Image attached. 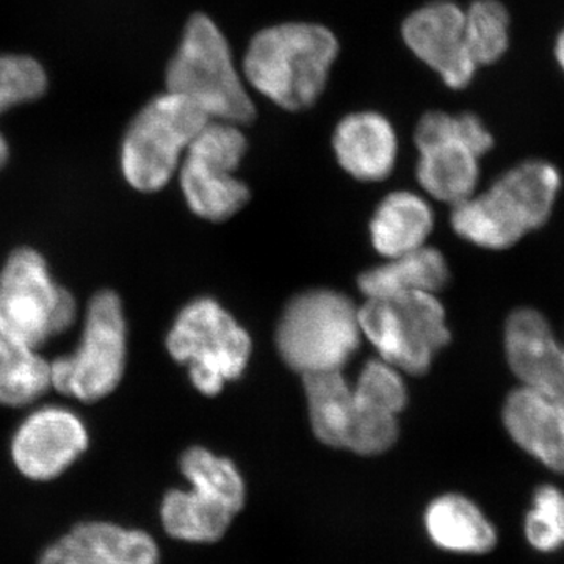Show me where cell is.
Here are the masks:
<instances>
[{"label": "cell", "instance_id": "obj_1", "mask_svg": "<svg viewBox=\"0 0 564 564\" xmlns=\"http://www.w3.org/2000/svg\"><path fill=\"white\" fill-rule=\"evenodd\" d=\"M339 41L314 22H285L252 36L243 57V79L281 109H310L328 84Z\"/></svg>", "mask_w": 564, "mask_h": 564}, {"label": "cell", "instance_id": "obj_2", "mask_svg": "<svg viewBox=\"0 0 564 564\" xmlns=\"http://www.w3.org/2000/svg\"><path fill=\"white\" fill-rule=\"evenodd\" d=\"M560 187L562 176L552 163L527 161L503 173L489 191L456 204L452 226L477 247L507 250L543 228Z\"/></svg>", "mask_w": 564, "mask_h": 564}, {"label": "cell", "instance_id": "obj_3", "mask_svg": "<svg viewBox=\"0 0 564 564\" xmlns=\"http://www.w3.org/2000/svg\"><path fill=\"white\" fill-rule=\"evenodd\" d=\"M166 87L202 107L210 120L243 126L256 118L228 40L206 14H193L185 25L180 47L166 68Z\"/></svg>", "mask_w": 564, "mask_h": 564}, {"label": "cell", "instance_id": "obj_4", "mask_svg": "<svg viewBox=\"0 0 564 564\" xmlns=\"http://www.w3.org/2000/svg\"><path fill=\"white\" fill-rule=\"evenodd\" d=\"M359 310L343 293L310 291L285 307L276 332L281 358L302 377L343 370L361 343Z\"/></svg>", "mask_w": 564, "mask_h": 564}, {"label": "cell", "instance_id": "obj_5", "mask_svg": "<svg viewBox=\"0 0 564 564\" xmlns=\"http://www.w3.org/2000/svg\"><path fill=\"white\" fill-rule=\"evenodd\" d=\"M210 118L202 107L176 93L151 99L129 124L121 144V170L135 191H162L182 154Z\"/></svg>", "mask_w": 564, "mask_h": 564}, {"label": "cell", "instance_id": "obj_6", "mask_svg": "<svg viewBox=\"0 0 564 564\" xmlns=\"http://www.w3.org/2000/svg\"><path fill=\"white\" fill-rule=\"evenodd\" d=\"M419 150L417 180L437 202H466L477 191L480 158L494 147V137L474 113L429 111L414 132Z\"/></svg>", "mask_w": 564, "mask_h": 564}, {"label": "cell", "instance_id": "obj_7", "mask_svg": "<svg viewBox=\"0 0 564 564\" xmlns=\"http://www.w3.org/2000/svg\"><path fill=\"white\" fill-rule=\"evenodd\" d=\"M166 348L174 361L188 367L193 386L214 397L247 369L251 339L215 300L198 299L177 315Z\"/></svg>", "mask_w": 564, "mask_h": 564}, {"label": "cell", "instance_id": "obj_8", "mask_svg": "<svg viewBox=\"0 0 564 564\" xmlns=\"http://www.w3.org/2000/svg\"><path fill=\"white\" fill-rule=\"evenodd\" d=\"M73 295L52 280L43 256L21 248L0 272V333L39 348L76 318Z\"/></svg>", "mask_w": 564, "mask_h": 564}, {"label": "cell", "instance_id": "obj_9", "mask_svg": "<svg viewBox=\"0 0 564 564\" xmlns=\"http://www.w3.org/2000/svg\"><path fill=\"white\" fill-rule=\"evenodd\" d=\"M362 336L383 361L400 372L422 375L451 340L436 293L415 292L392 299H367L359 310Z\"/></svg>", "mask_w": 564, "mask_h": 564}, {"label": "cell", "instance_id": "obj_10", "mask_svg": "<svg viewBox=\"0 0 564 564\" xmlns=\"http://www.w3.org/2000/svg\"><path fill=\"white\" fill-rule=\"evenodd\" d=\"M128 328L117 293L93 296L77 350L51 362L52 389L93 403L118 388L126 369Z\"/></svg>", "mask_w": 564, "mask_h": 564}, {"label": "cell", "instance_id": "obj_11", "mask_svg": "<svg viewBox=\"0 0 564 564\" xmlns=\"http://www.w3.org/2000/svg\"><path fill=\"white\" fill-rule=\"evenodd\" d=\"M404 43L452 90L473 82L474 65L466 43V11L454 0H433L403 21Z\"/></svg>", "mask_w": 564, "mask_h": 564}, {"label": "cell", "instance_id": "obj_12", "mask_svg": "<svg viewBox=\"0 0 564 564\" xmlns=\"http://www.w3.org/2000/svg\"><path fill=\"white\" fill-rule=\"evenodd\" d=\"M87 426L79 415L61 406L35 411L21 423L11 441V458L32 481L61 477L87 452Z\"/></svg>", "mask_w": 564, "mask_h": 564}, {"label": "cell", "instance_id": "obj_13", "mask_svg": "<svg viewBox=\"0 0 564 564\" xmlns=\"http://www.w3.org/2000/svg\"><path fill=\"white\" fill-rule=\"evenodd\" d=\"M36 564H161V547L139 527L84 521L47 544Z\"/></svg>", "mask_w": 564, "mask_h": 564}, {"label": "cell", "instance_id": "obj_14", "mask_svg": "<svg viewBox=\"0 0 564 564\" xmlns=\"http://www.w3.org/2000/svg\"><path fill=\"white\" fill-rule=\"evenodd\" d=\"M505 355L522 386L564 399V344L532 307L516 310L505 323Z\"/></svg>", "mask_w": 564, "mask_h": 564}, {"label": "cell", "instance_id": "obj_15", "mask_svg": "<svg viewBox=\"0 0 564 564\" xmlns=\"http://www.w3.org/2000/svg\"><path fill=\"white\" fill-rule=\"evenodd\" d=\"M503 423L511 440L547 469L564 474V399L522 386L507 397Z\"/></svg>", "mask_w": 564, "mask_h": 564}, {"label": "cell", "instance_id": "obj_16", "mask_svg": "<svg viewBox=\"0 0 564 564\" xmlns=\"http://www.w3.org/2000/svg\"><path fill=\"white\" fill-rule=\"evenodd\" d=\"M333 150L339 165L355 180L378 182L392 173L399 140L384 115L356 111L344 117L334 129Z\"/></svg>", "mask_w": 564, "mask_h": 564}, {"label": "cell", "instance_id": "obj_17", "mask_svg": "<svg viewBox=\"0 0 564 564\" xmlns=\"http://www.w3.org/2000/svg\"><path fill=\"white\" fill-rule=\"evenodd\" d=\"M425 527L437 547L455 554H488L497 544V532L484 511L459 494H445L429 505Z\"/></svg>", "mask_w": 564, "mask_h": 564}, {"label": "cell", "instance_id": "obj_18", "mask_svg": "<svg viewBox=\"0 0 564 564\" xmlns=\"http://www.w3.org/2000/svg\"><path fill=\"white\" fill-rule=\"evenodd\" d=\"M451 273L443 252L422 247L389 259L359 276V289L367 299H392L406 293H437Z\"/></svg>", "mask_w": 564, "mask_h": 564}, {"label": "cell", "instance_id": "obj_19", "mask_svg": "<svg viewBox=\"0 0 564 564\" xmlns=\"http://www.w3.org/2000/svg\"><path fill=\"white\" fill-rule=\"evenodd\" d=\"M433 223V210L425 199L411 192H393L381 202L370 223L375 250L392 259L425 247Z\"/></svg>", "mask_w": 564, "mask_h": 564}, {"label": "cell", "instance_id": "obj_20", "mask_svg": "<svg viewBox=\"0 0 564 564\" xmlns=\"http://www.w3.org/2000/svg\"><path fill=\"white\" fill-rule=\"evenodd\" d=\"M181 188L193 214L209 221H225L250 199L247 184L234 172L185 154L180 173Z\"/></svg>", "mask_w": 564, "mask_h": 564}, {"label": "cell", "instance_id": "obj_21", "mask_svg": "<svg viewBox=\"0 0 564 564\" xmlns=\"http://www.w3.org/2000/svg\"><path fill=\"white\" fill-rule=\"evenodd\" d=\"M159 514L165 533L188 544L217 543L228 532L236 516L192 488L166 492Z\"/></svg>", "mask_w": 564, "mask_h": 564}, {"label": "cell", "instance_id": "obj_22", "mask_svg": "<svg viewBox=\"0 0 564 564\" xmlns=\"http://www.w3.org/2000/svg\"><path fill=\"white\" fill-rule=\"evenodd\" d=\"M303 380L315 436L323 444L345 448L355 413L351 386L340 370L306 375Z\"/></svg>", "mask_w": 564, "mask_h": 564}, {"label": "cell", "instance_id": "obj_23", "mask_svg": "<svg viewBox=\"0 0 564 564\" xmlns=\"http://www.w3.org/2000/svg\"><path fill=\"white\" fill-rule=\"evenodd\" d=\"M51 388V362L36 348L0 333V404L25 406Z\"/></svg>", "mask_w": 564, "mask_h": 564}, {"label": "cell", "instance_id": "obj_24", "mask_svg": "<svg viewBox=\"0 0 564 564\" xmlns=\"http://www.w3.org/2000/svg\"><path fill=\"white\" fill-rule=\"evenodd\" d=\"M181 473L191 488L212 502L239 514L247 499V488L239 469L229 459L203 447H192L182 455Z\"/></svg>", "mask_w": 564, "mask_h": 564}, {"label": "cell", "instance_id": "obj_25", "mask_svg": "<svg viewBox=\"0 0 564 564\" xmlns=\"http://www.w3.org/2000/svg\"><path fill=\"white\" fill-rule=\"evenodd\" d=\"M466 43L477 68L494 65L510 44V14L499 0H474L466 10Z\"/></svg>", "mask_w": 564, "mask_h": 564}, {"label": "cell", "instance_id": "obj_26", "mask_svg": "<svg viewBox=\"0 0 564 564\" xmlns=\"http://www.w3.org/2000/svg\"><path fill=\"white\" fill-rule=\"evenodd\" d=\"M47 90L46 70L28 55H0V115L35 101ZM9 143L0 133V169L9 161Z\"/></svg>", "mask_w": 564, "mask_h": 564}, {"label": "cell", "instance_id": "obj_27", "mask_svg": "<svg viewBox=\"0 0 564 564\" xmlns=\"http://www.w3.org/2000/svg\"><path fill=\"white\" fill-rule=\"evenodd\" d=\"M352 395L361 406L391 415L402 413L408 403L406 386L400 370L383 359L366 364L352 388Z\"/></svg>", "mask_w": 564, "mask_h": 564}, {"label": "cell", "instance_id": "obj_28", "mask_svg": "<svg viewBox=\"0 0 564 564\" xmlns=\"http://www.w3.org/2000/svg\"><path fill=\"white\" fill-rule=\"evenodd\" d=\"M563 496L554 485L540 486L534 492L532 510L525 518V538L534 551L549 554L563 545L560 525Z\"/></svg>", "mask_w": 564, "mask_h": 564}, {"label": "cell", "instance_id": "obj_29", "mask_svg": "<svg viewBox=\"0 0 564 564\" xmlns=\"http://www.w3.org/2000/svg\"><path fill=\"white\" fill-rule=\"evenodd\" d=\"M555 57L556 62H558V65L562 66V69L564 70V29L563 32L560 33L558 40H556Z\"/></svg>", "mask_w": 564, "mask_h": 564}, {"label": "cell", "instance_id": "obj_30", "mask_svg": "<svg viewBox=\"0 0 564 564\" xmlns=\"http://www.w3.org/2000/svg\"><path fill=\"white\" fill-rule=\"evenodd\" d=\"M560 525H562V540L564 544V496L562 500V514H560Z\"/></svg>", "mask_w": 564, "mask_h": 564}]
</instances>
